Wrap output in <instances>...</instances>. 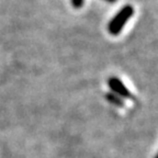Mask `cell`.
Returning a JSON list of instances; mask_svg holds the SVG:
<instances>
[{"label": "cell", "instance_id": "6da1fadb", "mask_svg": "<svg viewBox=\"0 0 158 158\" xmlns=\"http://www.w3.org/2000/svg\"><path fill=\"white\" fill-rule=\"evenodd\" d=\"M133 15H134V8L132 6L127 5L125 7H123L116 13L115 17L112 18V20L110 21L108 27L109 32L111 33L112 35H118Z\"/></svg>", "mask_w": 158, "mask_h": 158}, {"label": "cell", "instance_id": "7a4b0ae2", "mask_svg": "<svg viewBox=\"0 0 158 158\" xmlns=\"http://www.w3.org/2000/svg\"><path fill=\"white\" fill-rule=\"evenodd\" d=\"M108 85L110 87V89L112 90L114 94L118 96L120 98H126V99H133V94H131V91L126 88V86L121 81V79L118 77H110V79L108 80Z\"/></svg>", "mask_w": 158, "mask_h": 158}, {"label": "cell", "instance_id": "3957f363", "mask_svg": "<svg viewBox=\"0 0 158 158\" xmlns=\"http://www.w3.org/2000/svg\"><path fill=\"white\" fill-rule=\"evenodd\" d=\"M104 97H106V99L111 104H114V106H118V108H123L124 106V101L122 100V98L114 94L113 92H108V94H106Z\"/></svg>", "mask_w": 158, "mask_h": 158}, {"label": "cell", "instance_id": "277c9868", "mask_svg": "<svg viewBox=\"0 0 158 158\" xmlns=\"http://www.w3.org/2000/svg\"><path fill=\"white\" fill-rule=\"evenodd\" d=\"M72 2L75 8H80L84 5V0H72Z\"/></svg>", "mask_w": 158, "mask_h": 158}, {"label": "cell", "instance_id": "5b68a950", "mask_svg": "<svg viewBox=\"0 0 158 158\" xmlns=\"http://www.w3.org/2000/svg\"><path fill=\"white\" fill-rule=\"evenodd\" d=\"M106 1H108V2H111V3H113V2H115L116 0H106Z\"/></svg>", "mask_w": 158, "mask_h": 158}, {"label": "cell", "instance_id": "8992f818", "mask_svg": "<svg viewBox=\"0 0 158 158\" xmlns=\"http://www.w3.org/2000/svg\"><path fill=\"white\" fill-rule=\"evenodd\" d=\"M155 158H158V154H157V155H156V157Z\"/></svg>", "mask_w": 158, "mask_h": 158}]
</instances>
